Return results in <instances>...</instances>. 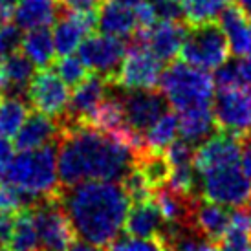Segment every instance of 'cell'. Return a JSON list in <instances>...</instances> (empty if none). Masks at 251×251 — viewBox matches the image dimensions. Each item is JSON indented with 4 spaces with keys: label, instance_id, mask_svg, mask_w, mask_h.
<instances>
[{
    "label": "cell",
    "instance_id": "obj_50",
    "mask_svg": "<svg viewBox=\"0 0 251 251\" xmlns=\"http://www.w3.org/2000/svg\"><path fill=\"white\" fill-rule=\"evenodd\" d=\"M118 2L125 4V6H128V7H136L141 2V0H118Z\"/></svg>",
    "mask_w": 251,
    "mask_h": 251
},
{
    "label": "cell",
    "instance_id": "obj_21",
    "mask_svg": "<svg viewBox=\"0 0 251 251\" xmlns=\"http://www.w3.org/2000/svg\"><path fill=\"white\" fill-rule=\"evenodd\" d=\"M59 15V0H17L13 21L21 29L48 28Z\"/></svg>",
    "mask_w": 251,
    "mask_h": 251
},
{
    "label": "cell",
    "instance_id": "obj_37",
    "mask_svg": "<svg viewBox=\"0 0 251 251\" xmlns=\"http://www.w3.org/2000/svg\"><path fill=\"white\" fill-rule=\"evenodd\" d=\"M169 187L185 196H193L196 189V169L193 163L189 165H176L171 167V175H169Z\"/></svg>",
    "mask_w": 251,
    "mask_h": 251
},
{
    "label": "cell",
    "instance_id": "obj_28",
    "mask_svg": "<svg viewBox=\"0 0 251 251\" xmlns=\"http://www.w3.org/2000/svg\"><path fill=\"white\" fill-rule=\"evenodd\" d=\"M160 237L167 251H218V246L211 238L198 235L191 227L171 226Z\"/></svg>",
    "mask_w": 251,
    "mask_h": 251
},
{
    "label": "cell",
    "instance_id": "obj_24",
    "mask_svg": "<svg viewBox=\"0 0 251 251\" xmlns=\"http://www.w3.org/2000/svg\"><path fill=\"white\" fill-rule=\"evenodd\" d=\"M178 125H180L181 138L189 143H200L205 138H209L215 130V116L211 105L193 106L187 110H181L178 116Z\"/></svg>",
    "mask_w": 251,
    "mask_h": 251
},
{
    "label": "cell",
    "instance_id": "obj_5",
    "mask_svg": "<svg viewBox=\"0 0 251 251\" xmlns=\"http://www.w3.org/2000/svg\"><path fill=\"white\" fill-rule=\"evenodd\" d=\"M227 39L224 35L222 28L216 26L215 22L193 26V29L187 31L181 46L183 61L202 70H216L227 61Z\"/></svg>",
    "mask_w": 251,
    "mask_h": 251
},
{
    "label": "cell",
    "instance_id": "obj_56",
    "mask_svg": "<svg viewBox=\"0 0 251 251\" xmlns=\"http://www.w3.org/2000/svg\"><path fill=\"white\" fill-rule=\"evenodd\" d=\"M0 193H2V183H0Z\"/></svg>",
    "mask_w": 251,
    "mask_h": 251
},
{
    "label": "cell",
    "instance_id": "obj_22",
    "mask_svg": "<svg viewBox=\"0 0 251 251\" xmlns=\"http://www.w3.org/2000/svg\"><path fill=\"white\" fill-rule=\"evenodd\" d=\"M163 218L156 203L149 202H136L132 207H128L125 218L126 235L132 237H160L163 233Z\"/></svg>",
    "mask_w": 251,
    "mask_h": 251
},
{
    "label": "cell",
    "instance_id": "obj_51",
    "mask_svg": "<svg viewBox=\"0 0 251 251\" xmlns=\"http://www.w3.org/2000/svg\"><path fill=\"white\" fill-rule=\"evenodd\" d=\"M240 6L244 7L248 13H251V0H240Z\"/></svg>",
    "mask_w": 251,
    "mask_h": 251
},
{
    "label": "cell",
    "instance_id": "obj_41",
    "mask_svg": "<svg viewBox=\"0 0 251 251\" xmlns=\"http://www.w3.org/2000/svg\"><path fill=\"white\" fill-rule=\"evenodd\" d=\"M152 6L161 21H180L181 6L178 0H152Z\"/></svg>",
    "mask_w": 251,
    "mask_h": 251
},
{
    "label": "cell",
    "instance_id": "obj_46",
    "mask_svg": "<svg viewBox=\"0 0 251 251\" xmlns=\"http://www.w3.org/2000/svg\"><path fill=\"white\" fill-rule=\"evenodd\" d=\"M61 2L72 9H96L103 0H61Z\"/></svg>",
    "mask_w": 251,
    "mask_h": 251
},
{
    "label": "cell",
    "instance_id": "obj_49",
    "mask_svg": "<svg viewBox=\"0 0 251 251\" xmlns=\"http://www.w3.org/2000/svg\"><path fill=\"white\" fill-rule=\"evenodd\" d=\"M6 90V77H4V68H2V59H0V92Z\"/></svg>",
    "mask_w": 251,
    "mask_h": 251
},
{
    "label": "cell",
    "instance_id": "obj_45",
    "mask_svg": "<svg viewBox=\"0 0 251 251\" xmlns=\"http://www.w3.org/2000/svg\"><path fill=\"white\" fill-rule=\"evenodd\" d=\"M240 167L251 180V132L246 134V140L240 145Z\"/></svg>",
    "mask_w": 251,
    "mask_h": 251
},
{
    "label": "cell",
    "instance_id": "obj_57",
    "mask_svg": "<svg viewBox=\"0 0 251 251\" xmlns=\"http://www.w3.org/2000/svg\"><path fill=\"white\" fill-rule=\"evenodd\" d=\"M250 15H251V13H250Z\"/></svg>",
    "mask_w": 251,
    "mask_h": 251
},
{
    "label": "cell",
    "instance_id": "obj_30",
    "mask_svg": "<svg viewBox=\"0 0 251 251\" xmlns=\"http://www.w3.org/2000/svg\"><path fill=\"white\" fill-rule=\"evenodd\" d=\"M134 163L152 191L167 183L169 175H171V163L167 161L165 154L158 151H143L140 156H136Z\"/></svg>",
    "mask_w": 251,
    "mask_h": 251
},
{
    "label": "cell",
    "instance_id": "obj_4",
    "mask_svg": "<svg viewBox=\"0 0 251 251\" xmlns=\"http://www.w3.org/2000/svg\"><path fill=\"white\" fill-rule=\"evenodd\" d=\"M161 96L176 112L193 106L211 105L215 81L207 70L196 68L185 61H176L161 74Z\"/></svg>",
    "mask_w": 251,
    "mask_h": 251
},
{
    "label": "cell",
    "instance_id": "obj_20",
    "mask_svg": "<svg viewBox=\"0 0 251 251\" xmlns=\"http://www.w3.org/2000/svg\"><path fill=\"white\" fill-rule=\"evenodd\" d=\"M98 28L101 29V33L119 37V39L130 37L138 31L134 7L125 6L118 0H105L99 6Z\"/></svg>",
    "mask_w": 251,
    "mask_h": 251
},
{
    "label": "cell",
    "instance_id": "obj_36",
    "mask_svg": "<svg viewBox=\"0 0 251 251\" xmlns=\"http://www.w3.org/2000/svg\"><path fill=\"white\" fill-rule=\"evenodd\" d=\"M110 251H167L161 237H118L110 244Z\"/></svg>",
    "mask_w": 251,
    "mask_h": 251
},
{
    "label": "cell",
    "instance_id": "obj_7",
    "mask_svg": "<svg viewBox=\"0 0 251 251\" xmlns=\"http://www.w3.org/2000/svg\"><path fill=\"white\" fill-rule=\"evenodd\" d=\"M200 176V191L205 200L235 209L251 198V180L246 176L240 163L215 169Z\"/></svg>",
    "mask_w": 251,
    "mask_h": 251
},
{
    "label": "cell",
    "instance_id": "obj_15",
    "mask_svg": "<svg viewBox=\"0 0 251 251\" xmlns=\"http://www.w3.org/2000/svg\"><path fill=\"white\" fill-rule=\"evenodd\" d=\"M110 86V81H106V79H103L101 75H96V74L81 81L75 86L74 94L70 96L68 110L63 116V126L84 123L86 116L108 96Z\"/></svg>",
    "mask_w": 251,
    "mask_h": 251
},
{
    "label": "cell",
    "instance_id": "obj_38",
    "mask_svg": "<svg viewBox=\"0 0 251 251\" xmlns=\"http://www.w3.org/2000/svg\"><path fill=\"white\" fill-rule=\"evenodd\" d=\"M215 86L218 90H226V88H233V86H240L244 84L242 79V70H240V63H226L222 66H218L213 75Z\"/></svg>",
    "mask_w": 251,
    "mask_h": 251
},
{
    "label": "cell",
    "instance_id": "obj_6",
    "mask_svg": "<svg viewBox=\"0 0 251 251\" xmlns=\"http://www.w3.org/2000/svg\"><path fill=\"white\" fill-rule=\"evenodd\" d=\"M39 233V242L44 251H68L75 242V229L64 211L59 195L44 198L31 207Z\"/></svg>",
    "mask_w": 251,
    "mask_h": 251
},
{
    "label": "cell",
    "instance_id": "obj_29",
    "mask_svg": "<svg viewBox=\"0 0 251 251\" xmlns=\"http://www.w3.org/2000/svg\"><path fill=\"white\" fill-rule=\"evenodd\" d=\"M143 140H145L147 151H165L176 136L180 134V125H178V116L175 112L165 110L160 118L154 121L152 125H149L143 130Z\"/></svg>",
    "mask_w": 251,
    "mask_h": 251
},
{
    "label": "cell",
    "instance_id": "obj_8",
    "mask_svg": "<svg viewBox=\"0 0 251 251\" xmlns=\"http://www.w3.org/2000/svg\"><path fill=\"white\" fill-rule=\"evenodd\" d=\"M161 61L143 44H134L121 61L112 86L123 90H154L160 84Z\"/></svg>",
    "mask_w": 251,
    "mask_h": 251
},
{
    "label": "cell",
    "instance_id": "obj_43",
    "mask_svg": "<svg viewBox=\"0 0 251 251\" xmlns=\"http://www.w3.org/2000/svg\"><path fill=\"white\" fill-rule=\"evenodd\" d=\"M15 220H17V213L0 211V246L9 244L11 235H13Z\"/></svg>",
    "mask_w": 251,
    "mask_h": 251
},
{
    "label": "cell",
    "instance_id": "obj_34",
    "mask_svg": "<svg viewBox=\"0 0 251 251\" xmlns=\"http://www.w3.org/2000/svg\"><path fill=\"white\" fill-rule=\"evenodd\" d=\"M55 72L64 83L72 84V86H77L81 81H84L88 77L86 64L81 61V57L74 55V53H70V55H61V59L55 63Z\"/></svg>",
    "mask_w": 251,
    "mask_h": 251
},
{
    "label": "cell",
    "instance_id": "obj_53",
    "mask_svg": "<svg viewBox=\"0 0 251 251\" xmlns=\"http://www.w3.org/2000/svg\"><path fill=\"white\" fill-rule=\"evenodd\" d=\"M4 26V19H2V15H0V28Z\"/></svg>",
    "mask_w": 251,
    "mask_h": 251
},
{
    "label": "cell",
    "instance_id": "obj_47",
    "mask_svg": "<svg viewBox=\"0 0 251 251\" xmlns=\"http://www.w3.org/2000/svg\"><path fill=\"white\" fill-rule=\"evenodd\" d=\"M68 251H106V250L103 246L92 244V242H86V240H79V242H74L68 248Z\"/></svg>",
    "mask_w": 251,
    "mask_h": 251
},
{
    "label": "cell",
    "instance_id": "obj_17",
    "mask_svg": "<svg viewBox=\"0 0 251 251\" xmlns=\"http://www.w3.org/2000/svg\"><path fill=\"white\" fill-rule=\"evenodd\" d=\"M61 134H63V125H59L55 118L37 112L26 118L24 125L15 136V147L19 151L41 149L44 145H51L59 141Z\"/></svg>",
    "mask_w": 251,
    "mask_h": 251
},
{
    "label": "cell",
    "instance_id": "obj_27",
    "mask_svg": "<svg viewBox=\"0 0 251 251\" xmlns=\"http://www.w3.org/2000/svg\"><path fill=\"white\" fill-rule=\"evenodd\" d=\"M2 68L6 77V90H11V94L17 96H26V90L35 75V64L24 53L13 51L4 57Z\"/></svg>",
    "mask_w": 251,
    "mask_h": 251
},
{
    "label": "cell",
    "instance_id": "obj_54",
    "mask_svg": "<svg viewBox=\"0 0 251 251\" xmlns=\"http://www.w3.org/2000/svg\"><path fill=\"white\" fill-rule=\"evenodd\" d=\"M0 251H15V250H13V248H11V250H6V248H2Z\"/></svg>",
    "mask_w": 251,
    "mask_h": 251
},
{
    "label": "cell",
    "instance_id": "obj_3",
    "mask_svg": "<svg viewBox=\"0 0 251 251\" xmlns=\"http://www.w3.org/2000/svg\"><path fill=\"white\" fill-rule=\"evenodd\" d=\"M2 176L4 183L17 189L28 200L57 196L61 193L57 149L51 143L33 151H19Z\"/></svg>",
    "mask_w": 251,
    "mask_h": 251
},
{
    "label": "cell",
    "instance_id": "obj_1",
    "mask_svg": "<svg viewBox=\"0 0 251 251\" xmlns=\"http://www.w3.org/2000/svg\"><path fill=\"white\" fill-rule=\"evenodd\" d=\"M57 149L59 180L70 187L88 180H121L136 156L112 134L84 125L63 126Z\"/></svg>",
    "mask_w": 251,
    "mask_h": 251
},
{
    "label": "cell",
    "instance_id": "obj_31",
    "mask_svg": "<svg viewBox=\"0 0 251 251\" xmlns=\"http://www.w3.org/2000/svg\"><path fill=\"white\" fill-rule=\"evenodd\" d=\"M28 116L29 110L24 96L9 94L6 99L0 101V136L15 138Z\"/></svg>",
    "mask_w": 251,
    "mask_h": 251
},
{
    "label": "cell",
    "instance_id": "obj_10",
    "mask_svg": "<svg viewBox=\"0 0 251 251\" xmlns=\"http://www.w3.org/2000/svg\"><path fill=\"white\" fill-rule=\"evenodd\" d=\"M125 53V41L106 33L88 35L79 46V57L86 64V68L110 83H114V77L118 74Z\"/></svg>",
    "mask_w": 251,
    "mask_h": 251
},
{
    "label": "cell",
    "instance_id": "obj_39",
    "mask_svg": "<svg viewBox=\"0 0 251 251\" xmlns=\"http://www.w3.org/2000/svg\"><path fill=\"white\" fill-rule=\"evenodd\" d=\"M193 156H195V147L185 140H175L165 149V158L171 163V167L193 163Z\"/></svg>",
    "mask_w": 251,
    "mask_h": 251
},
{
    "label": "cell",
    "instance_id": "obj_13",
    "mask_svg": "<svg viewBox=\"0 0 251 251\" xmlns=\"http://www.w3.org/2000/svg\"><path fill=\"white\" fill-rule=\"evenodd\" d=\"M98 26V15L94 9H72L68 7L59 21H55L51 37L59 55H70L79 50L81 42Z\"/></svg>",
    "mask_w": 251,
    "mask_h": 251
},
{
    "label": "cell",
    "instance_id": "obj_18",
    "mask_svg": "<svg viewBox=\"0 0 251 251\" xmlns=\"http://www.w3.org/2000/svg\"><path fill=\"white\" fill-rule=\"evenodd\" d=\"M224 35L227 39L229 51L238 57L251 53V17L240 4H229L220 15V24Z\"/></svg>",
    "mask_w": 251,
    "mask_h": 251
},
{
    "label": "cell",
    "instance_id": "obj_44",
    "mask_svg": "<svg viewBox=\"0 0 251 251\" xmlns=\"http://www.w3.org/2000/svg\"><path fill=\"white\" fill-rule=\"evenodd\" d=\"M13 145L9 143V138L0 136V176L4 175V171L7 169V165L13 160Z\"/></svg>",
    "mask_w": 251,
    "mask_h": 251
},
{
    "label": "cell",
    "instance_id": "obj_55",
    "mask_svg": "<svg viewBox=\"0 0 251 251\" xmlns=\"http://www.w3.org/2000/svg\"><path fill=\"white\" fill-rule=\"evenodd\" d=\"M246 251H251V244H250V246H248V250H246Z\"/></svg>",
    "mask_w": 251,
    "mask_h": 251
},
{
    "label": "cell",
    "instance_id": "obj_33",
    "mask_svg": "<svg viewBox=\"0 0 251 251\" xmlns=\"http://www.w3.org/2000/svg\"><path fill=\"white\" fill-rule=\"evenodd\" d=\"M9 246L15 251H39L41 242H39V233L33 220V213L29 207L17 211V220H15L13 235L9 240Z\"/></svg>",
    "mask_w": 251,
    "mask_h": 251
},
{
    "label": "cell",
    "instance_id": "obj_11",
    "mask_svg": "<svg viewBox=\"0 0 251 251\" xmlns=\"http://www.w3.org/2000/svg\"><path fill=\"white\" fill-rule=\"evenodd\" d=\"M26 99L37 112L59 119L68 110L70 92H68V84L57 75V72L41 68V72L35 74L29 83Z\"/></svg>",
    "mask_w": 251,
    "mask_h": 251
},
{
    "label": "cell",
    "instance_id": "obj_32",
    "mask_svg": "<svg viewBox=\"0 0 251 251\" xmlns=\"http://www.w3.org/2000/svg\"><path fill=\"white\" fill-rule=\"evenodd\" d=\"M229 0H181V17L189 26H202L220 19Z\"/></svg>",
    "mask_w": 251,
    "mask_h": 251
},
{
    "label": "cell",
    "instance_id": "obj_40",
    "mask_svg": "<svg viewBox=\"0 0 251 251\" xmlns=\"http://www.w3.org/2000/svg\"><path fill=\"white\" fill-rule=\"evenodd\" d=\"M21 28L17 24H4L0 28V59L21 48Z\"/></svg>",
    "mask_w": 251,
    "mask_h": 251
},
{
    "label": "cell",
    "instance_id": "obj_35",
    "mask_svg": "<svg viewBox=\"0 0 251 251\" xmlns=\"http://www.w3.org/2000/svg\"><path fill=\"white\" fill-rule=\"evenodd\" d=\"M121 187L125 191V195L128 196V200L132 203L136 202H145L151 198L152 189L147 183V180L141 176V173L136 167H130L126 171L123 178H121Z\"/></svg>",
    "mask_w": 251,
    "mask_h": 251
},
{
    "label": "cell",
    "instance_id": "obj_9",
    "mask_svg": "<svg viewBox=\"0 0 251 251\" xmlns=\"http://www.w3.org/2000/svg\"><path fill=\"white\" fill-rule=\"evenodd\" d=\"M215 123L235 136L251 132V88L246 84L218 90L213 106Z\"/></svg>",
    "mask_w": 251,
    "mask_h": 251
},
{
    "label": "cell",
    "instance_id": "obj_26",
    "mask_svg": "<svg viewBox=\"0 0 251 251\" xmlns=\"http://www.w3.org/2000/svg\"><path fill=\"white\" fill-rule=\"evenodd\" d=\"M21 50L37 68H48L57 53L51 31L46 28L28 29V33L22 35Z\"/></svg>",
    "mask_w": 251,
    "mask_h": 251
},
{
    "label": "cell",
    "instance_id": "obj_23",
    "mask_svg": "<svg viewBox=\"0 0 251 251\" xmlns=\"http://www.w3.org/2000/svg\"><path fill=\"white\" fill-rule=\"evenodd\" d=\"M195 202L196 200L193 196L180 195L171 187H160L154 193V203L160 211L163 222L169 226L189 227V218H191V211H193Z\"/></svg>",
    "mask_w": 251,
    "mask_h": 251
},
{
    "label": "cell",
    "instance_id": "obj_25",
    "mask_svg": "<svg viewBox=\"0 0 251 251\" xmlns=\"http://www.w3.org/2000/svg\"><path fill=\"white\" fill-rule=\"evenodd\" d=\"M84 125L98 128L105 134L118 132L119 128L126 125L125 108H123V99L116 96H106L94 110L86 116Z\"/></svg>",
    "mask_w": 251,
    "mask_h": 251
},
{
    "label": "cell",
    "instance_id": "obj_16",
    "mask_svg": "<svg viewBox=\"0 0 251 251\" xmlns=\"http://www.w3.org/2000/svg\"><path fill=\"white\" fill-rule=\"evenodd\" d=\"M126 123L138 130H145L167 110V101L156 90H130L123 98Z\"/></svg>",
    "mask_w": 251,
    "mask_h": 251
},
{
    "label": "cell",
    "instance_id": "obj_14",
    "mask_svg": "<svg viewBox=\"0 0 251 251\" xmlns=\"http://www.w3.org/2000/svg\"><path fill=\"white\" fill-rule=\"evenodd\" d=\"M187 28L180 21H160L147 29L136 31V42L143 44L163 61H175L181 53Z\"/></svg>",
    "mask_w": 251,
    "mask_h": 251
},
{
    "label": "cell",
    "instance_id": "obj_52",
    "mask_svg": "<svg viewBox=\"0 0 251 251\" xmlns=\"http://www.w3.org/2000/svg\"><path fill=\"white\" fill-rule=\"evenodd\" d=\"M246 215H248V218H250V224H251V198L246 202Z\"/></svg>",
    "mask_w": 251,
    "mask_h": 251
},
{
    "label": "cell",
    "instance_id": "obj_48",
    "mask_svg": "<svg viewBox=\"0 0 251 251\" xmlns=\"http://www.w3.org/2000/svg\"><path fill=\"white\" fill-rule=\"evenodd\" d=\"M240 70H242L244 84L251 88V53L244 57V61H240Z\"/></svg>",
    "mask_w": 251,
    "mask_h": 251
},
{
    "label": "cell",
    "instance_id": "obj_12",
    "mask_svg": "<svg viewBox=\"0 0 251 251\" xmlns=\"http://www.w3.org/2000/svg\"><path fill=\"white\" fill-rule=\"evenodd\" d=\"M240 163V143L237 136L222 130L218 134H211L209 138L200 141L195 149L193 165L198 175H205L209 171Z\"/></svg>",
    "mask_w": 251,
    "mask_h": 251
},
{
    "label": "cell",
    "instance_id": "obj_19",
    "mask_svg": "<svg viewBox=\"0 0 251 251\" xmlns=\"http://www.w3.org/2000/svg\"><path fill=\"white\" fill-rule=\"evenodd\" d=\"M229 226V211L220 203H215L211 200L195 202L191 218H189V227L196 231L198 235L207 237L211 240H220L224 233Z\"/></svg>",
    "mask_w": 251,
    "mask_h": 251
},
{
    "label": "cell",
    "instance_id": "obj_42",
    "mask_svg": "<svg viewBox=\"0 0 251 251\" xmlns=\"http://www.w3.org/2000/svg\"><path fill=\"white\" fill-rule=\"evenodd\" d=\"M134 13H136V21H138V29L151 28L158 21V15H156L152 2H147V0H141L140 4L134 7Z\"/></svg>",
    "mask_w": 251,
    "mask_h": 251
},
{
    "label": "cell",
    "instance_id": "obj_2",
    "mask_svg": "<svg viewBox=\"0 0 251 251\" xmlns=\"http://www.w3.org/2000/svg\"><path fill=\"white\" fill-rule=\"evenodd\" d=\"M59 198L77 237L98 246L112 244L119 237L130 207L121 183L114 180L81 181Z\"/></svg>",
    "mask_w": 251,
    "mask_h": 251
}]
</instances>
